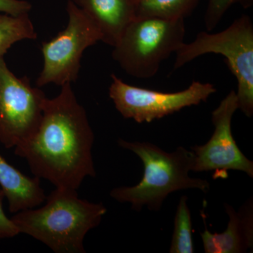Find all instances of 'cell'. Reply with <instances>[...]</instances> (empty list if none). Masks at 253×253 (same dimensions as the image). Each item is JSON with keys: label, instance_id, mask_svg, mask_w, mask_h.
Masks as SVG:
<instances>
[{"label": "cell", "instance_id": "4", "mask_svg": "<svg viewBox=\"0 0 253 253\" xmlns=\"http://www.w3.org/2000/svg\"><path fill=\"white\" fill-rule=\"evenodd\" d=\"M185 19L136 18L113 46V59L131 77H154L185 42Z\"/></svg>", "mask_w": 253, "mask_h": 253}, {"label": "cell", "instance_id": "9", "mask_svg": "<svg viewBox=\"0 0 253 253\" xmlns=\"http://www.w3.org/2000/svg\"><path fill=\"white\" fill-rule=\"evenodd\" d=\"M238 109L237 96L232 90L212 111L214 130L210 140L191 148L194 154L191 172L214 171V176L222 178L227 176V171L237 170L253 178V162L240 150L231 131L233 116Z\"/></svg>", "mask_w": 253, "mask_h": 253}, {"label": "cell", "instance_id": "17", "mask_svg": "<svg viewBox=\"0 0 253 253\" xmlns=\"http://www.w3.org/2000/svg\"><path fill=\"white\" fill-rule=\"evenodd\" d=\"M4 198V191L0 187V240L11 239L20 234L11 218L8 217L5 214L3 208Z\"/></svg>", "mask_w": 253, "mask_h": 253}, {"label": "cell", "instance_id": "10", "mask_svg": "<svg viewBox=\"0 0 253 253\" xmlns=\"http://www.w3.org/2000/svg\"><path fill=\"white\" fill-rule=\"evenodd\" d=\"M229 220L224 232L211 233L203 215L205 229L201 236L206 253H241L252 249L253 246V204L250 199L239 211L229 204L224 206Z\"/></svg>", "mask_w": 253, "mask_h": 253}, {"label": "cell", "instance_id": "1", "mask_svg": "<svg viewBox=\"0 0 253 253\" xmlns=\"http://www.w3.org/2000/svg\"><path fill=\"white\" fill-rule=\"evenodd\" d=\"M94 134L86 110L71 83L59 94L46 98L41 124L30 140L14 148L32 174L56 188L78 190L87 176H96L92 148Z\"/></svg>", "mask_w": 253, "mask_h": 253}, {"label": "cell", "instance_id": "6", "mask_svg": "<svg viewBox=\"0 0 253 253\" xmlns=\"http://www.w3.org/2000/svg\"><path fill=\"white\" fill-rule=\"evenodd\" d=\"M67 26L57 36L42 44L44 66L36 84L42 87L49 84L63 86L77 81L83 53L103 36L97 25L83 10L68 1Z\"/></svg>", "mask_w": 253, "mask_h": 253}, {"label": "cell", "instance_id": "3", "mask_svg": "<svg viewBox=\"0 0 253 253\" xmlns=\"http://www.w3.org/2000/svg\"><path fill=\"white\" fill-rule=\"evenodd\" d=\"M123 149L132 151L140 158L144 174L135 186L115 188L110 193L112 199L120 203H128L131 209L140 212L146 207L157 212L169 194L175 191L199 189L207 193L209 181L189 176L193 164L191 150L180 146L172 153L166 152L149 142L118 139Z\"/></svg>", "mask_w": 253, "mask_h": 253}, {"label": "cell", "instance_id": "8", "mask_svg": "<svg viewBox=\"0 0 253 253\" xmlns=\"http://www.w3.org/2000/svg\"><path fill=\"white\" fill-rule=\"evenodd\" d=\"M109 94L116 110L126 119L151 123L184 108L206 102L217 89L211 83L193 81L189 87L176 92H163L130 85L111 75Z\"/></svg>", "mask_w": 253, "mask_h": 253}, {"label": "cell", "instance_id": "11", "mask_svg": "<svg viewBox=\"0 0 253 253\" xmlns=\"http://www.w3.org/2000/svg\"><path fill=\"white\" fill-rule=\"evenodd\" d=\"M83 10L97 25L103 42L116 45L121 36L136 18L139 0H68Z\"/></svg>", "mask_w": 253, "mask_h": 253}, {"label": "cell", "instance_id": "13", "mask_svg": "<svg viewBox=\"0 0 253 253\" xmlns=\"http://www.w3.org/2000/svg\"><path fill=\"white\" fill-rule=\"evenodd\" d=\"M199 1L200 0H139L136 18L185 19L193 12Z\"/></svg>", "mask_w": 253, "mask_h": 253}, {"label": "cell", "instance_id": "15", "mask_svg": "<svg viewBox=\"0 0 253 253\" xmlns=\"http://www.w3.org/2000/svg\"><path fill=\"white\" fill-rule=\"evenodd\" d=\"M188 199L182 196L176 208L174 231L171 241L170 253H194L192 238V221Z\"/></svg>", "mask_w": 253, "mask_h": 253}, {"label": "cell", "instance_id": "7", "mask_svg": "<svg viewBox=\"0 0 253 253\" xmlns=\"http://www.w3.org/2000/svg\"><path fill=\"white\" fill-rule=\"evenodd\" d=\"M27 76L18 78L0 59V142L6 149L16 147L38 131L46 99Z\"/></svg>", "mask_w": 253, "mask_h": 253}, {"label": "cell", "instance_id": "12", "mask_svg": "<svg viewBox=\"0 0 253 253\" xmlns=\"http://www.w3.org/2000/svg\"><path fill=\"white\" fill-rule=\"evenodd\" d=\"M0 186L9 204V212L16 213L41 206L46 196L39 178L30 177L7 162L0 154Z\"/></svg>", "mask_w": 253, "mask_h": 253}, {"label": "cell", "instance_id": "5", "mask_svg": "<svg viewBox=\"0 0 253 253\" xmlns=\"http://www.w3.org/2000/svg\"><path fill=\"white\" fill-rule=\"evenodd\" d=\"M222 55L237 81L238 106L245 116L253 115V25L248 15H242L224 31H202L189 43L184 42L175 53L174 69L199 56Z\"/></svg>", "mask_w": 253, "mask_h": 253}, {"label": "cell", "instance_id": "2", "mask_svg": "<svg viewBox=\"0 0 253 253\" xmlns=\"http://www.w3.org/2000/svg\"><path fill=\"white\" fill-rule=\"evenodd\" d=\"M42 207L14 213L11 220L20 234L41 241L56 253H85L86 234L101 224L104 205L78 196L77 190L56 188Z\"/></svg>", "mask_w": 253, "mask_h": 253}, {"label": "cell", "instance_id": "16", "mask_svg": "<svg viewBox=\"0 0 253 253\" xmlns=\"http://www.w3.org/2000/svg\"><path fill=\"white\" fill-rule=\"evenodd\" d=\"M253 4V0H208L204 16L206 31H213L220 22L224 15L231 6L239 4L244 9H249Z\"/></svg>", "mask_w": 253, "mask_h": 253}, {"label": "cell", "instance_id": "18", "mask_svg": "<svg viewBox=\"0 0 253 253\" xmlns=\"http://www.w3.org/2000/svg\"><path fill=\"white\" fill-rule=\"evenodd\" d=\"M32 9L31 3L26 0H0V13L20 16L29 14Z\"/></svg>", "mask_w": 253, "mask_h": 253}, {"label": "cell", "instance_id": "14", "mask_svg": "<svg viewBox=\"0 0 253 253\" xmlns=\"http://www.w3.org/2000/svg\"><path fill=\"white\" fill-rule=\"evenodd\" d=\"M37 33L29 14L13 16L0 14V59L15 43L24 40H34Z\"/></svg>", "mask_w": 253, "mask_h": 253}]
</instances>
